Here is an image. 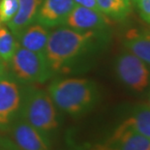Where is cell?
<instances>
[{
  "instance_id": "obj_13",
  "label": "cell",
  "mask_w": 150,
  "mask_h": 150,
  "mask_svg": "<svg viewBox=\"0 0 150 150\" xmlns=\"http://www.w3.org/2000/svg\"><path fill=\"white\" fill-rule=\"evenodd\" d=\"M124 47L150 65V31L132 29L126 33L123 40Z\"/></svg>"
},
{
  "instance_id": "obj_14",
  "label": "cell",
  "mask_w": 150,
  "mask_h": 150,
  "mask_svg": "<svg viewBox=\"0 0 150 150\" xmlns=\"http://www.w3.org/2000/svg\"><path fill=\"white\" fill-rule=\"evenodd\" d=\"M122 123L150 139V104L140 103L136 105Z\"/></svg>"
},
{
  "instance_id": "obj_2",
  "label": "cell",
  "mask_w": 150,
  "mask_h": 150,
  "mask_svg": "<svg viewBox=\"0 0 150 150\" xmlns=\"http://www.w3.org/2000/svg\"><path fill=\"white\" fill-rule=\"evenodd\" d=\"M47 92L59 110L76 117L91 111L101 99L98 84L87 79H56Z\"/></svg>"
},
{
  "instance_id": "obj_16",
  "label": "cell",
  "mask_w": 150,
  "mask_h": 150,
  "mask_svg": "<svg viewBox=\"0 0 150 150\" xmlns=\"http://www.w3.org/2000/svg\"><path fill=\"white\" fill-rule=\"evenodd\" d=\"M18 46L17 38L11 30L7 29V27L0 26V60L7 65Z\"/></svg>"
},
{
  "instance_id": "obj_7",
  "label": "cell",
  "mask_w": 150,
  "mask_h": 150,
  "mask_svg": "<svg viewBox=\"0 0 150 150\" xmlns=\"http://www.w3.org/2000/svg\"><path fill=\"white\" fill-rule=\"evenodd\" d=\"M7 132L12 148L16 150H50L52 142L21 117L14 121Z\"/></svg>"
},
{
  "instance_id": "obj_15",
  "label": "cell",
  "mask_w": 150,
  "mask_h": 150,
  "mask_svg": "<svg viewBox=\"0 0 150 150\" xmlns=\"http://www.w3.org/2000/svg\"><path fill=\"white\" fill-rule=\"evenodd\" d=\"M99 10L108 18L123 21L132 12L131 0H96Z\"/></svg>"
},
{
  "instance_id": "obj_20",
  "label": "cell",
  "mask_w": 150,
  "mask_h": 150,
  "mask_svg": "<svg viewBox=\"0 0 150 150\" xmlns=\"http://www.w3.org/2000/svg\"><path fill=\"white\" fill-rule=\"evenodd\" d=\"M8 73V69H7V65L5 63H3L1 60H0V79L2 78L5 74Z\"/></svg>"
},
{
  "instance_id": "obj_6",
  "label": "cell",
  "mask_w": 150,
  "mask_h": 150,
  "mask_svg": "<svg viewBox=\"0 0 150 150\" xmlns=\"http://www.w3.org/2000/svg\"><path fill=\"white\" fill-rule=\"evenodd\" d=\"M23 84L7 73L0 79V131L7 132L18 117Z\"/></svg>"
},
{
  "instance_id": "obj_17",
  "label": "cell",
  "mask_w": 150,
  "mask_h": 150,
  "mask_svg": "<svg viewBox=\"0 0 150 150\" xmlns=\"http://www.w3.org/2000/svg\"><path fill=\"white\" fill-rule=\"evenodd\" d=\"M18 10V0H0V23L12 21Z\"/></svg>"
},
{
  "instance_id": "obj_12",
  "label": "cell",
  "mask_w": 150,
  "mask_h": 150,
  "mask_svg": "<svg viewBox=\"0 0 150 150\" xmlns=\"http://www.w3.org/2000/svg\"><path fill=\"white\" fill-rule=\"evenodd\" d=\"M42 1L43 0H18V13L7 23L9 29L16 38H18L28 25L35 21Z\"/></svg>"
},
{
  "instance_id": "obj_5",
  "label": "cell",
  "mask_w": 150,
  "mask_h": 150,
  "mask_svg": "<svg viewBox=\"0 0 150 150\" xmlns=\"http://www.w3.org/2000/svg\"><path fill=\"white\" fill-rule=\"evenodd\" d=\"M115 73L121 83L134 93H142L150 84L147 64L129 50L121 52L117 57Z\"/></svg>"
},
{
  "instance_id": "obj_18",
  "label": "cell",
  "mask_w": 150,
  "mask_h": 150,
  "mask_svg": "<svg viewBox=\"0 0 150 150\" xmlns=\"http://www.w3.org/2000/svg\"><path fill=\"white\" fill-rule=\"evenodd\" d=\"M143 20L150 24V0H134Z\"/></svg>"
},
{
  "instance_id": "obj_10",
  "label": "cell",
  "mask_w": 150,
  "mask_h": 150,
  "mask_svg": "<svg viewBox=\"0 0 150 150\" xmlns=\"http://www.w3.org/2000/svg\"><path fill=\"white\" fill-rule=\"evenodd\" d=\"M75 7L74 0H43L34 22L47 28L63 25Z\"/></svg>"
},
{
  "instance_id": "obj_19",
  "label": "cell",
  "mask_w": 150,
  "mask_h": 150,
  "mask_svg": "<svg viewBox=\"0 0 150 150\" xmlns=\"http://www.w3.org/2000/svg\"><path fill=\"white\" fill-rule=\"evenodd\" d=\"M74 2L76 3V5L79 6H82V7H86V8H90V9H94V10H99L98 4L96 0H74Z\"/></svg>"
},
{
  "instance_id": "obj_21",
  "label": "cell",
  "mask_w": 150,
  "mask_h": 150,
  "mask_svg": "<svg viewBox=\"0 0 150 150\" xmlns=\"http://www.w3.org/2000/svg\"><path fill=\"white\" fill-rule=\"evenodd\" d=\"M149 104H150V96H149Z\"/></svg>"
},
{
  "instance_id": "obj_1",
  "label": "cell",
  "mask_w": 150,
  "mask_h": 150,
  "mask_svg": "<svg viewBox=\"0 0 150 150\" xmlns=\"http://www.w3.org/2000/svg\"><path fill=\"white\" fill-rule=\"evenodd\" d=\"M102 35L100 32L76 30L64 25L50 32L45 55L52 75L69 72Z\"/></svg>"
},
{
  "instance_id": "obj_11",
  "label": "cell",
  "mask_w": 150,
  "mask_h": 150,
  "mask_svg": "<svg viewBox=\"0 0 150 150\" xmlns=\"http://www.w3.org/2000/svg\"><path fill=\"white\" fill-rule=\"evenodd\" d=\"M49 35V28L38 22H33L18 35L17 40L18 45L25 49L45 54Z\"/></svg>"
},
{
  "instance_id": "obj_3",
  "label": "cell",
  "mask_w": 150,
  "mask_h": 150,
  "mask_svg": "<svg viewBox=\"0 0 150 150\" xmlns=\"http://www.w3.org/2000/svg\"><path fill=\"white\" fill-rule=\"evenodd\" d=\"M18 117L39 131L50 142L60 123L57 108L49 92L30 84H23Z\"/></svg>"
},
{
  "instance_id": "obj_8",
  "label": "cell",
  "mask_w": 150,
  "mask_h": 150,
  "mask_svg": "<svg viewBox=\"0 0 150 150\" xmlns=\"http://www.w3.org/2000/svg\"><path fill=\"white\" fill-rule=\"evenodd\" d=\"M110 24V18L101 11L76 5L63 25L81 31L103 33Z\"/></svg>"
},
{
  "instance_id": "obj_9",
  "label": "cell",
  "mask_w": 150,
  "mask_h": 150,
  "mask_svg": "<svg viewBox=\"0 0 150 150\" xmlns=\"http://www.w3.org/2000/svg\"><path fill=\"white\" fill-rule=\"evenodd\" d=\"M95 150H150V139L121 123L108 142Z\"/></svg>"
},
{
  "instance_id": "obj_4",
  "label": "cell",
  "mask_w": 150,
  "mask_h": 150,
  "mask_svg": "<svg viewBox=\"0 0 150 150\" xmlns=\"http://www.w3.org/2000/svg\"><path fill=\"white\" fill-rule=\"evenodd\" d=\"M8 73L21 84L43 83L53 76L46 55L18 45L7 64Z\"/></svg>"
}]
</instances>
